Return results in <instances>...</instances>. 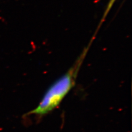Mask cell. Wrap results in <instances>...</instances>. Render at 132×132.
I'll list each match as a JSON object with an SVG mask.
<instances>
[{
  "instance_id": "obj_1",
  "label": "cell",
  "mask_w": 132,
  "mask_h": 132,
  "mask_svg": "<svg viewBox=\"0 0 132 132\" xmlns=\"http://www.w3.org/2000/svg\"><path fill=\"white\" fill-rule=\"evenodd\" d=\"M92 41L93 40H91L88 46L84 48L76 62L67 72L49 86L39 104L27 114L35 115L38 118H41L52 112L60 105L75 85L78 73Z\"/></svg>"
},
{
  "instance_id": "obj_2",
  "label": "cell",
  "mask_w": 132,
  "mask_h": 132,
  "mask_svg": "<svg viewBox=\"0 0 132 132\" xmlns=\"http://www.w3.org/2000/svg\"><path fill=\"white\" fill-rule=\"evenodd\" d=\"M115 1L116 0H110V3H109V5H108V6H107V8H106V12H105L104 13V16H103V18H102V22L100 24V26H99V27H98V28L100 27V26H101V25L102 24V22H103V21H104V20H105V18L106 17V16H107V15L108 14V13H109V11H110V10H111V8H112V6H113V3H114V2H115Z\"/></svg>"
}]
</instances>
